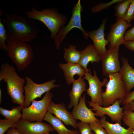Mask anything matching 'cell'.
Instances as JSON below:
<instances>
[{"instance_id":"cell-1","label":"cell","mask_w":134,"mask_h":134,"mask_svg":"<svg viewBox=\"0 0 134 134\" xmlns=\"http://www.w3.org/2000/svg\"><path fill=\"white\" fill-rule=\"evenodd\" d=\"M5 15V18L2 21L7 39L27 42L37 37L40 30L34 20L16 14L6 13Z\"/></svg>"},{"instance_id":"cell-2","label":"cell","mask_w":134,"mask_h":134,"mask_svg":"<svg viewBox=\"0 0 134 134\" xmlns=\"http://www.w3.org/2000/svg\"><path fill=\"white\" fill-rule=\"evenodd\" d=\"M0 70V81L3 80L6 84L7 94L12 102L24 107V85L26 79L20 77L15 68L8 63L2 64Z\"/></svg>"},{"instance_id":"cell-3","label":"cell","mask_w":134,"mask_h":134,"mask_svg":"<svg viewBox=\"0 0 134 134\" xmlns=\"http://www.w3.org/2000/svg\"><path fill=\"white\" fill-rule=\"evenodd\" d=\"M25 13L28 18L43 23L50 31L51 37L54 39L60 28L64 26L67 20V17L53 8L39 11L33 7L31 11Z\"/></svg>"},{"instance_id":"cell-4","label":"cell","mask_w":134,"mask_h":134,"mask_svg":"<svg viewBox=\"0 0 134 134\" xmlns=\"http://www.w3.org/2000/svg\"><path fill=\"white\" fill-rule=\"evenodd\" d=\"M7 55L12 60L18 69L22 71L31 63L33 58V49L27 42L7 39Z\"/></svg>"},{"instance_id":"cell-5","label":"cell","mask_w":134,"mask_h":134,"mask_svg":"<svg viewBox=\"0 0 134 134\" xmlns=\"http://www.w3.org/2000/svg\"><path fill=\"white\" fill-rule=\"evenodd\" d=\"M108 76L109 79L105 86V90L102 94L104 107L112 105L116 100L123 99L127 94L120 72L110 74Z\"/></svg>"},{"instance_id":"cell-6","label":"cell","mask_w":134,"mask_h":134,"mask_svg":"<svg viewBox=\"0 0 134 134\" xmlns=\"http://www.w3.org/2000/svg\"><path fill=\"white\" fill-rule=\"evenodd\" d=\"M53 96V93L49 91L45 93L41 100H33L31 105L22 108V118L31 122L42 121L48 111Z\"/></svg>"},{"instance_id":"cell-7","label":"cell","mask_w":134,"mask_h":134,"mask_svg":"<svg viewBox=\"0 0 134 134\" xmlns=\"http://www.w3.org/2000/svg\"><path fill=\"white\" fill-rule=\"evenodd\" d=\"M82 10L80 0H79L74 6L72 15L69 22L66 25L60 28L54 39L57 49H59L61 43L67 34L73 28H77L80 30L85 39L87 40L89 37L87 32L84 29L81 25V13Z\"/></svg>"},{"instance_id":"cell-8","label":"cell","mask_w":134,"mask_h":134,"mask_svg":"<svg viewBox=\"0 0 134 134\" xmlns=\"http://www.w3.org/2000/svg\"><path fill=\"white\" fill-rule=\"evenodd\" d=\"M25 79L26 84L24 87V108H25L29 106L32 101L36 98H41L44 93L60 86V84H55L56 80L54 79L40 84L36 83L31 78L27 76L26 77Z\"/></svg>"},{"instance_id":"cell-9","label":"cell","mask_w":134,"mask_h":134,"mask_svg":"<svg viewBox=\"0 0 134 134\" xmlns=\"http://www.w3.org/2000/svg\"><path fill=\"white\" fill-rule=\"evenodd\" d=\"M83 78L87 80L89 84V88L87 89V94L91 98L90 101L99 105L103 106L102 94V86H105L108 81L106 78H104L102 81L98 77L96 71L94 70V75L92 74L90 69L85 71Z\"/></svg>"},{"instance_id":"cell-10","label":"cell","mask_w":134,"mask_h":134,"mask_svg":"<svg viewBox=\"0 0 134 134\" xmlns=\"http://www.w3.org/2000/svg\"><path fill=\"white\" fill-rule=\"evenodd\" d=\"M92 111H95L96 116L101 118L105 115H108L113 122L118 123L122 125L121 121L123 116L124 107H121L119 99L116 100L113 104L107 107L101 106L91 101L88 102Z\"/></svg>"},{"instance_id":"cell-11","label":"cell","mask_w":134,"mask_h":134,"mask_svg":"<svg viewBox=\"0 0 134 134\" xmlns=\"http://www.w3.org/2000/svg\"><path fill=\"white\" fill-rule=\"evenodd\" d=\"M119 46L109 48L106 52L100 57L102 63L103 75L108 76L109 74L119 72L121 67L119 58Z\"/></svg>"},{"instance_id":"cell-12","label":"cell","mask_w":134,"mask_h":134,"mask_svg":"<svg viewBox=\"0 0 134 134\" xmlns=\"http://www.w3.org/2000/svg\"><path fill=\"white\" fill-rule=\"evenodd\" d=\"M15 128L23 134H43L55 131L51 124L42 121L31 122L22 118L16 122Z\"/></svg>"},{"instance_id":"cell-13","label":"cell","mask_w":134,"mask_h":134,"mask_svg":"<svg viewBox=\"0 0 134 134\" xmlns=\"http://www.w3.org/2000/svg\"><path fill=\"white\" fill-rule=\"evenodd\" d=\"M131 26V24L127 23L123 19L116 21L111 25L109 32L107 34L106 39L109 43V48L124 44L125 42L124 37L126 31Z\"/></svg>"},{"instance_id":"cell-14","label":"cell","mask_w":134,"mask_h":134,"mask_svg":"<svg viewBox=\"0 0 134 134\" xmlns=\"http://www.w3.org/2000/svg\"><path fill=\"white\" fill-rule=\"evenodd\" d=\"M48 111L54 114L65 125H70L76 130L77 129L78 123L76 120L72 117L71 112L67 110L63 102L56 104L51 100L48 107Z\"/></svg>"},{"instance_id":"cell-15","label":"cell","mask_w":134,"mask_h":134,"mask_svg":"<svg viewBox=\"0 0 134 134\" xmlns=\"http://www.w3.org/2000/svg\"><path fill=\"white\" fill-rule=\"evenodd\" d=\"M71 113L74 119L82 122L89 123L100 121L96 117L95 113L92 111L91 108H89L86 106L85 94L81 97L78 104L73 107Z\"/></svg>"},{"instance_id":"cell-16","label":"cell","mask_w":134,"mask_h":134,"mask_svg":"<svg viewBox=\"0 0 134 134\" xmlns=\"http://www.w3.org/2000/svg\"><path fill=\"white\" fill-rule=\"evenodd\" d=\"M107 18L103 19L99 27L94 31L87 32L89 37L92 40L94 45L100 57L104 55L107 50L106 45L109 43L104 37V31Z\"/></svg>"},{"instance_id":"cell-17","label":"cell","mask_w":134,"mask_h":134,"mask_svg":"<svg viewBox=\"0 0 134 134\" xmlns=\"http://www.w3.org/2000/svg\"><path fill=\"white\" fill-rule=\"evenodd\" d=\"M72 83V89L68 94L70 100L67 107L69 109L78 104L82 94L87 90L86 83L82 77L75 79Z\"/></svg>"},{"instance_id":"cell-18","label":"cell","mask_w":134,"mask_h":134,"mask_svg":"<svg viewBox=\"0 0 134 134\" xmlns=\"http://www.w3.org/2000/svg\"><path fill=\"white\" fill-rule=\"evenodd\" d=\"M59 66L63 72L66 82L68 85L73 82L75 79L74 78L75 75H77L79 77H82L85 72V69L79 64L60 63Z\"/></svg>"},{"instance_id":"cell-19","label":"cell","mask_w":134,"mask_h":134,"mask_svg":"<svg viewBox=\"0 0 134 134\" xmlns=\"http://www.w3.org/2000/svg\"><path fill=\"white\" fill-rule=\"evenodd\" d=\"M80 52L81 56L79 64L85 69V71L89 69L87 67L90 62L93 64L98 63L100 60V57L92 44L88 45Z\"/></svg>"},{"instance_id":"cell-20","label":"cell","mask_w":134,"mask_h":134,"mask_svg":"<svg viewBox=\"0 0 134 134\" xmlns=\"http://www.w3.org/2000/svg\"><path fill=\"white\" fill-rule=\"evenodd\" d=\"M122 66L119 71L125 84L126 93H129L134 87V69L130 65L128 59L121 58Z\"/></svg>"},{"instance_id":"cell-21","label":"cell","mask_w":134,"mask_h":134,"mask_svg":"<svg viewBox=\"0 0 134 134\" xmlns=\"http://www.w3.org/2000/svg\"><path fill=\"white\" fill-rule=\"evenodd\" d=\"M43 120L49 123L58 134H80L78 131L70 130L67 128L61 120L48 111Z\"/></svg>"},{"instance_id":"cell-22","label":"cell","mask_w":134,"mask_h":134,"mask_svg":"<svg viewBox=\"0 0 134 134\" xmlns=\"http://www.w3.org/2000/svg\"><path fill=\"white\" fill-rule=\"evenodd\" d=\"M106 117L103 116L100 120L102 126L106 131L108 134H133L134 131L131 128L127 129L122 127L118 123L112 124L107 121Z\"/></svg>"},{"instance_id":"cell-23","label":"cell","mask_w":134,"mask_h":134,"mask_svg":"<svg viewBox=\"0 0 134 134\" xmlns=\"http://www.w3.org/2000/svg\"><path fill=\"white\" fill-rule=\"evenodd\" d=\"M23 108L20 105L13 107L11 110H8L0 107V113L5 118L16 122L21 118L22 114L21 111Z\"/></svg>"},{"instance_id":"cell-24","label":"cell","mask_w":134,"mask_h":134,"mask_svg":"<svg viewBox=\"0 0 134 134\" xmlns=\"http://www.w3.org/2000/svg\"><path fill=\"white\" fill-rule=\"evenodd\" d=\"M64 58L68 63L79 64L81 58L80 51L77 50L76 46L71 44L68 48H64Z\"/></svg>"},{"instance_id":"cell-25","label":"cell","mask_w":134,"mask_h":134,"mask_svg":"<svg viewBox=\"0 0 134 134\" xmlns=\"http://www.w3.org/2000/svg\"><path fill=\"white\" fill-rule=\"evenodd\" d=\"M132 0H126L120 2L114 7L115 11V16L116 21L123 20Z\"/></svg>"},{"instance_id":"cell-26","label":"cell","mask_w":134,"mask_h":134,"mask_svg":"<svg viewBox=\"0 0 134 134\" xmlns=\"http://www.w3.org/2000/svg\"><path fill=\"white\" fill-rule=\"evenodd\" d=\"M122 120L124 124L132 129L134 131V112L124 110Z\"/></svg>"},{"instance_id":"cell-27","label":"cell","mask_w":134,"mask_h":134,"mask_svg":"<svg viewBox=\"0 0 134 134\" xmlns=\"http://www.w3.org/2000/svg\"><path fill=\"white\" fill-rule=\"evenodd\" d=\"M7 39L6 30L4 25L0 18V49L6 51Z\"/></svg>"},{"instance_id":"cell-28","label":"cell","mask_w":134,"mask_h":134,"mask_svg":"<svg viewBox=\"0 0 134 134\" xmlns=\"http://www.w3.org/2000/svg\"><path fill=\"white\" fill-rule=\"evenodd\" d=\"M123 0H113L108 2L100 3L93 7L91 10L94 13L98 12L102 10L108 8L113 4L118 3Z\"/></svg>"},{"instance_id":"cell-29","label":"cell","mask_w":134,"mask_h":134,"mask_svg":"<svg viewBox=\"0 0 134 134\" xmlns=\"http://www.w3.org/2000/svg\"><path fill=\"white\" fill-rule=\"evenodd\" d=\"M16 122L5 118L0 119V134H4L10 128H15Z\"/></svg>"},{"instance_id":"cell-30","label":"cell","mask_w":134,"mask_h":134,"mask_svg":"<svg viewBox=\"0 0 134 134\" xmlns=\"http://www.w3.org/2000/svg\"><path fill=\"white\" fill-rule=\"evenodd\" d=\"M77 129L81 134H94L89 123L79 122L78 123Z\"/></svg>"},{"instance_id":"cell-31","label":"cell","mask_w":134,"mask_h":134,"mask_svg":"<svg viewBox=\"0 0 134 134\" xmlns=\"http://www.w3.org/2000/svg\"><path fill=\"white\" fill-rule=\"evenodd\" d=\"M92 130L95 134H108L101 125L100 121L89 123Z\"/></svg>"},{"instance_id":"cell-32","label":"cell","mask_w":134,"mask_h":134,"mask_svg":"<svg viewBox=\"0 0 134 134\" xmlns=\"http://www.w3.org/2000/svg\"><path fill=\"white\" fill-rule=\"evenodd\" d=\"M123 20L129 24L134 20V0H132Z\"/></svg>"},{"instance_id":"cell-33","label":"cell","mask_w":134,"mask_h":134,"mask_svg":"<svg viewBox=\"0 0 134 134\" xmlns=\"http://www.w3.org/2000/svg\"><path fill=\"white\" fill-rule=\"evenodd\" d=\"M119 100L122 105L124 106L133 101L134 100V90L127 93L124 98Z\"/></svg>"},{"instance_id":"cell-34","label":"cell","mask_w":134,"mask_h":134,"mask_svg":"<svg viewBox=\"0 0 134 134\" xmlns=\"http://www.w3.org/2000/svg\"><path fill=\"white\" fill-rule=\"evenodd\" d=\"M124 39L125 41H134V25L132 28L125 32Z\"/></svg>"},{"instance_id":"cell-35","label":"cell","mask_w":134,"mask_h":134,"mask_svg":"<svg viewBox=\"0 0 134 134\" xmlns=\"http://www.w3.org/2000/svg\"><path fill=\"white\" fill-rule=\"evenodd\" d=\"M123 44L128 49L134 51V41H125Z\"/></svg>"},{"instance_id":"cell-36","label":"cell","mask_w":134,"mask_h":134,"mask_svg":"<svg viewBox=\"0 0 134 134\" xmlns=\"http://www.w3.org/2000/svg\"><path fill=\"white\" fill-rule=\"evenodd\" d=\"M124 110L132 111L134 112V101H132L124 107Z\"/></svg>"},{"instance_id":"cell-37","label":"cell","mask_w":134,"mask_h":134,"mask_svg":"<svg viewBox=\"0 0 134 134\" xmlns=\"http://www.w3.org/2000/svg\"><path fill=\"white\" fill-rule=\"evenodd\" d=\"M6 134H23L20 132L15 128H11L9 129Z\"/></svg>"},{"instance_id":"cell-38","label":"cell","mask_w":134,"mask_h":134,"mask_svg":"<svg viewBox=\"0 0 134 134\" xmlns=\"http://www.w3.org/2000/svg\"><path fill=\"white\" fill-rule=\"evenodd\" d=\"M2 101V91L1 89H0V103H1Z\"/></svg>"},{"instance_id":"cell-39","label":"cell","mask_w":134,"mask_h":134,"mask_svg":"<svg viewBox=\"0 0 134 134\" xmlns=\"http://www.w3.org/2000/svg\"><path fill=\"white\" fill-rule=\"evenodd\" d=\"M43 134H49V132H47Z\"/></svg>"},{"instance_id":"cell-40","label":"cell","mask_w":134,"mask_h":134,"mask_svg":"<svg viewBox=\"0 0 134 134\" xmlns=\"http://www.w3.org/2000/svg\"><path fill=\"white\" fill-rule=\"evenodd\" d=\"M133 101H134V100H133Z\"/></svg>"},{"instance_id":"cell-41","label":"cell","mask_w":134,"mask_h":134,"mask_svg":"<svg viewBox=\"0 0 134 134\" xmlns=\"http://www.w3.org/2000/svg\"></svg>"}]
</instances>
